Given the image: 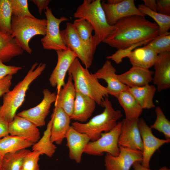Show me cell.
I'll use <instances>...</instances> for the list:
<instances>
[{"label":"cell","mask_w":170,"mask_h":170,"mask_svg":"<svg viewBox=\"0 0 170 170\" xmlns=\"http://www.w3.org/2000/svg\"><path fill=\"white\" fill-rule=\"evenodd\" d=\"M113 26V30L103 42L117 50L152 40L159 35L158 25L145 16H128L118 20Z\"/></svg>","instance_id":"6da1fadb"},{"label":"cell","mask_w":170,"mask_h":170,"mask_svg":"<svg viewBox=\"0 0 170 170\" xmlns=\"http://www.w3.org/2000/svg\"><path fill=\"white\" fill-rule=\"evenodd\" d=\"M46 65L35 62L24 78L20 82L11 90H9L3 96L2 105L0 106V116L9 123L13 120L18 109L25 100L26 93L31 84L45 69Z\"/></svg>","instance_id":"7a4b0ae2"},{"label":"cell","mask_w":170,"mask_h":170,"mask_svg":"<svg viewBox=\"0 0 170 170\" xmlns=\"http://www.w3.org/2000/svg\"><path fill=\"white\" fill-rule=\"evenodd\" d=\"M101 106L104 108L103 111L88 122L76 121L71 123V126L76 130L87 134L92 141L99 138L103 132H108L112 129L117 124V121L122 116L120 110H116L113 108L107 97L105 98Z\"/></svg>","instance_id":"3957f363"},{"label":"cell","mask_w":170,"mask_h":170,"mask_svg":"<svg viewBox=\"0 0 170 170\" xmlns=\"http://www.w3.org/2000/svg\"><path fill=\"white\" fill-rule=\"evenodd\" d=\"M74 17L84 19L92 26L94 32L93 46L95 50L113 30L114 26L107 22L100 0H84L74 13Z\"/></svg>","instance_id":"277c9868"},{"label":"cell","mask_w":170,"mask_h":170,"mask_svg":"<svg viewBox=\"0 0 170 170\" xmlns=\"http://www.w3.org/2000/svg\"><path fill=\"white\" fill-rule=\"evenodd\" d=\"M68 74L71 76L76 91L91 98L99 105L101 106L108 96L106 87L102 85L88 69L82 65L78 58L71 65Z\"/></svg>","instance_id":"5b68a950"},{"label":"cell","mask_w":170,"mask_h":170,"mask_svg":"<svg viewBox=\"0 0 170 170\" xmlns=\"http://www.w3.org/2000/svg\"><path fill=\"white\" fill-rule=\"evenodd\" d=\"M47 21L45 19L35 17H17L12 16L11 36L24 51L31 54L32 50L29 43L35 36L46 34Z\"/></svg>","instance_id":"8992f818"},{"label":"cell","mask_w":170,"mask_h":170,"mask_svg":"<svg viewBox=\"0 0 170 170\" xmlns=\"http://www.w3.org/2000/svg\"><path fill=\"white\" fill-rule=\"evenodd\" d=\"M121 125V121L118 122L111 130L102 133L98 139L89 142L84 148V153L95 156H102L105 152L114 156H118L120 152L118 140Z\"/></svg>","instance_id":"52a82bcc"},{"label":"cell","mask_w":170,"mask_h":170,"mask_svg":"<svg viewBox=\"0 0 170 170\" xmlns=\"http://www.w3.org/2000/svg\"><path fill=\"white\" fill-rule=\"evenodd\" d=\"M45 13L47 21L46 32L41 40L43 48L56 51L68 49L63 41L60 30V24L68 19L64 16L57 18L48 7L45 10Z\"/></svg>","instance_id":"ba28073f"},{"label":"cell","mask_w":170,"mask_h":170,"mask_svg":"<svg viewBox=\"0 0 170 170\" xmlns=\"http://www.w3.org/2000/svg\"><path fill=\"white\" fill-rule=\"evenodd\" d=\"M60 34L68 48L76 55L85 68H89L93 63L94 54L79 37L72 24L67 22L65 28L60 31Z\"/></svg>","instance_id":"9c48e42d"},{"label":"cell","mask_w":170,"mask_h":170,"mask_svg":"<svg viewBox=\"0 0 170 170\" xmlns=\"http://www.w3.org/2000/svg\"><path fill=\"white\" fill-rule=\"evenodd\" d=\"M138 126L143 145L141 164L144 167L150 168V160L153 155L164 144L169 143L170 139H160L155 136L152 129L142 118L139 119Z\"/></svg>","instance_id":"30bf717a"},{"label":"cell","mask_w":170,"mask_h":170,"mask_svg":"<svg viewBox=\"0 0 170 170\" xmlns=\"http://www.w3.org/2000/svg\"><path fill=\"white\" fill-rule=\"evenodd\" d=\"M43 98L40 103L33 108L23 110L17 115L31 121L37 127L45 125V118L48 115L51 104L54 103L57 95L47 88L42 91Z\"/></svg>","instance_id":"8fae6325"},{"label":"cell","mask_w":170,"mask_h":170,"mask_svg":"<svg viewBox=\"0 0 170 170\" xmlns=\"http://www.w3.org/2000/svg\"><path fill=\"white\" fill-rule=\"evenodd\" d=\"M118 155L113 156L106 153L105 156V170H130L136 162L141 163L142 152L119 146Z\"/></svg>","instance_id":"7c38bea8"},{"label":"cell","mask_w":170,"mask_h":170,"mask_svg":"<svg viewBox=\"0 0 170 170\" xmlns=\"http://www.w3.org/2000/svg\"><path fill=\"white\" fill-rule=\"evenodd\" d=\"M139 119L125 118L121 121L119 146L142 151L143 145L138 126Z\"/></svg>","instance_id":"4fadbf2b"},{"label":"cell","mask_w":170,"mask_h":170,"mask_svg":"<svg viewBox=\"0 0 170 170\" xmlns=\"http://www.w3.org/2000/svg\"><path fill=\"white\" fill-rule=\"evenodd\" d=\"M56 52L57 62L49 81L52 87H56L58 94L65 83L64 80L66 73L73 62L77 57L74 52L69 49Z\"/></svg>","instance_id":"5bb4252c"},{"label":"cell","mask_w":170,"mask_h":170,"mask_svg":"<svg viewBox=\"0 0 170 170\" xmlns=\"http://www.w3.org/2000/svg\"><path fill=\"white\" fill-rule=\"evenodd\" d=\"M108 24L113 26L120 19L133 15H145L136 7L133 0H122L116 4H109L103 1L101 3Z\"/></svg>","instance_id":"9a60e30c"},{"label":"cell","mask_w":170,"mask_h":170,"mask_svg":"<svg viewBox=\"0 0 170 170\" xmlns=\"http://www.w3.org/2000/svg\"><path fill=\"white\" fill-rule=\"evenodd\" d=\"M37 127L29 120L16 115L9 123V133L10 135L22 138L34 144L40 139Z\"/></svg>","instance_id":"2e32d148"},{"label":"cell","mask_w":170,"mask_h":170,"mask_svg":"<svg viewBox=\"0 0 170 170\" xmlns=\"http://www.w3.org/2000/svg\"><path fill=\"white\" fill-rule=\"evenodd\" d=\"M116 72V70L111 61L107 60L101 68L93 74L98 80L102 79L105 81L109 94L116 98L120 93L128 88L120 81Z\"/></svg>","instance_id":"e0dca14e"},{"label":"cell","mask_w":170,"mask_h":170,"mask_svg":"<svg viewBox=\"0 0 170 170\" xmlns=\"http://www.w3.org/2000/svg\"><path fill=\"white\" fill-rule=\"evenodd\" d=\"M51 118V140L53 143L60 144L71 126V119L63 110L58 106H54Z\"/></svg>","instance_id":"ac0fdd59"},{"label":"cell","mask_w":170,"mask_h":170,"mask_svg":"<svg viewBox=\"0 0 170 170\" xmlns=\"http://www.w3.org/2000/svg\"><path fill=\"white\" fill-rule=\"evenodd\" d=\"M65 138L67 140L70 158L77 163H80L84 148L90 141V138L87 134L77 131L71 126Z\"/></svg>","instance_id":"d6986e66"},{"label":"cell","mask_w":170,"mask_h":170,"mask_svg":"<svg viewBox=\"0 0 170 170\" xmlns=\"http://www.w3.org/2000/svg\"><path fill=\"white\" fill-rule=\"evenodd\" d=\"M155 72L152 81L161 92L170 87V52L158 54L154 65Z\"/></svg>","instance_id":"ffe728a7"},{"label":"cell","mask_w":170,"mask_h":170,"mask_svg":"<svg viewBox=\"0 0 170 170\" xmlns=\"http://www.w3.org/2000/svg\"><path fill=\"white\" fill-rule=\"evenodd\" d=\"M154 73L149 69L133 66L117 76L120 81L128 88L140 87L149 84L152 81Z\"/></svg>","instance_id":"44dd1931"},{"label":"cell","mask_w":170,"mask_h":170,"mask_svg":"<svg viewBox=\"0 0 170 170\" xmlns=\"http://www.w3.org/2000/svg\"><path fill=\"white\" fill-rule=\"evenodd\" d=\"M96 104L91 98L76 91L73 111L70 117L71 119L81 123L87 121L93 114Z\"/></svg>","instance_id":"7402d4cb"},{"label":"cell","mask_w":170,"mask_h":170,"mask_svg":"<svg viewBox=\"0 0 170 170\" xmlns=\"http://www.w3.org/2000/svg\"><path fill=\"white\" fill-rule=\"evenodd\" d=\"M68 76L67 82L56 94L54 106L61 107L70 117L73 111L76 91L71 76Z\"/></svg>","instance_id":"603a6c76"},{"label":"cell","mask_w":170,"mask_h":170,"mask_svg":"<svg viewBox=\"0 0 170 170\" xmlns=\"http://www.w3.org/2000/svg\"><path fill=\"white\" fill-rule=\"evenodd\" d=\"M158 55L151 48L145 45L135 48L127 57L132 66L149 69L154 65Z\"/></svg>","instance_id":"cb8c5ba5"},{"label":"cell","mask_w":170,"mask_h":170,"mask_svg":"<svg viewBox=\"0 0 170 170\" xmlns=\"http://www.w3.org/2000/svg\"><path fill=\"white\" fill-rule=\"evenodd\" d=\"M23 51L11 35L0 31V60L3 63L21 55Z\"/></svg>","instance_id":"d4e9b609"},{"label":"cell","mask_w":170,"mask_h":170,"mask_svg":"<svg viewBox=\"0 0 170 170\" xmlns=\"http://www.w3.org/2000/svg\"><path fill=\"white\" fill-rule=\"evenodd\" d=\"M116 98L124 111L125 118L128 119H139L143 109L127 89L120 93Z\"/></svg>","instance_id":"484cf974"},{"label":"cell","mask_w":170,"mask_h":170,"mask_svg":"<svg viewBox=\"0 0 170 170\" xmlns=\"http://www.w3.org/2000/svg\"><path fill=\"white\" fill-rule=\"evenodd\" d=\"M128 90L134 96L143 109H150L155 107L154 97L156 89L153 85L128 88Z\"/></svg>","instance_id":"4316f807"},{"label":"cell","mask_w":170,"mask_h":170,"mask_svg":"<svg viewBox=\"0 0 170 170\" xmlns=\"http://www.w3.org/2000/svg\"><path fill=\"white\" fill-rule=\"evenodd\" d=\"M34 144L22 138L8 135L0 139V154L15 152L32 146Z\"/></svg>","instance_id":"83f0119b"},{"label":"cell","mask_w":170,"mask_h":170,"mask_svg":"<svg viewBox=\"0 0 170 170\" xmlns=\"http://www.w3.org/2000/svg\"><path fill=\"white\" fill-rule=\"evenodd\" d=\"M52 124V121L50 120L42 137L32 145V151H39L42 155L45 154L49 157L53 156L57 147L51 139Z\"/></svg>","instance_id":"f1b7e54d"},{"label":"cell","mask_w":170,"mask_h":170,"mask_svg":"<svg viewBox=\"0 0 170 170\" xmlns=\"http://www.w3.org/2000/svg\"><path fill=\"white\" fill-rule=\"evenodd\" d=\"M72 24L78 35L82 40L94 54L92 32L93 28L90 23L83 18H78L74 20Z\"/></svg>","instance_id":"f546056e"},{"label":"cell","mask_w":170,"mask_h":170,"mask_svg":"<svg viewBox=\"0 0 170 170\" xmlns=\"http://www.w3.org/2000/svg\"><path fill=\"white\" fill-rule=\"evenodd\" d=\"M138 8L143 14L152 18L159 27V35L167 34L170 28V16L163 15L151 10L144 4L138 5Z\"/></svg>","instance_id":"4dcf8cb0"},{"label":"cell","mask_w":170,"mask_h":170,"mask_svg":"<svg viewBox=\"0 0 170 170\" xmlns=\"http://www.w3.org/2000/svg\"><path fill=\"white\" fill-rule=\"evenodd\" d=\"M31 151L23 149L4 155L1 169L2 170H21L25 157Z\"/></svg>","instance_id":"1f68e13d"},{"label":"cell","mask_w":170,"mask_h":170,"mask_svg":"<svg viewBox=\"0 0 170 170\" xmlns=\"http://www.w3.org/2000/svg\"><path fill=\"white\" fill-rule=\"evenodd\" d=\"M12 14L10 0H0V31L11 35Z\"/></svg>","instance_id":"d6a6232c"},{"label":"cell","mask_w":170,"mask_h":170,"mask_svg":"<svg viewBox=\"0 0 170 170\" xmlns=\"http://www.w3.org/2000/svg\"><path fill=\"white\" fill-rule=\"evenodd\" d=\"M155 111L156 120L150 127L151 129H154L162 133L166 139H170V122L167 118L160 107H156Z\"/></svg>","instance_id":"836d02e7"},{"label":"cell","mask_w":170,"mask_h":170,"mask_svg":"<svg viewBox=\"0 0 170 170\" xmlns=\"http://www.w3.org/2000/svg\"><path fill=\"white\" fill-rule=\"evenodd\" d=\"M157 54L170 52V32L158 35L146 45Z\"/></svg>","instance_id":"e575fe53"},{"label":"cell","mask_w":170,"mask_h":170,"mask_svg":"<svg viewBox=\"0 0 170 170\" xmlns=\"http://www.w3.org/2000/svg\"><path fill=\"white\" fill-rule=\"evenodd\" d=\"M12 16L17 17L34 16L30 12L27 0H10Z\"/></svg>","instance_id":"d590c367"},{"label":"cell","mask_w":170,"mask_h":170,"mask_svg":"<svg viewBox=\"0 0 170 170\" xmlns=\"http://www.w3.org/2000/svg\"><path fill=\"white\" fill-rule=\"evenodd\" d=\"M41 155L42 154L39 151H31L24 158L21 169L39 170L38 161Z\"/></svg>","instance_id":"8d00e7d4"},{"label":"cell","mask_w":170,"mask_h":170,"mask_svg":"<svg viewBox=\"0 0 170 170\" xmlns=\"http://www.w3.org/2000/svg\"><path fill=\"white\" fill-rule=\"evenodd\" d=\"M152 40H148L134 44L131 46L123 49L117 50L115 53L111 55L107 56L106 58L113 61L117 64H118L122 62L123 58L127 56L136 47L141 46L143 44L146 45Z\"/></svg>","instance_id":"74e56055"},{"label":"cell","mask_w":170,"mask_h":170,"mask_svg":"<svg viewBox=\"0 0 170 170\" xmlns=\"http://www.w3.org/2000/svg\"><path fill=\"white\" fill-rule=\"evenodd\" d=\"M22 69L20 66L5 65L0 60V79L8 75L13 76Z\"/></svg>","instance_id":"f35d334b"},{"label":"cell","mask_w":170,"mask_h":170,"mask_svg":"<svg viewBox=\"0 0 170 170\" xmlns=\"http://www.w3.org/2000/svg\"><path fill=\"white\" fill-rule=\"evenodd\" d=\"M157 12L161 14L170 16V0H157Z\"/></svg>","instance_id":"ab89813d"},{"label":"cell","mask_w":170,"mask_h":170,"mask_svg":"<svg viewBox=\"0 0 170 170\" xmlns=\"http://www.w3.org/2000/svg\"><path fill=\"white\" fill-rule=\"evenodd\" d=\"M12 75H8L0 79V97L10 90Z\"/></svg>","instance_id":"60d3db41"},{"label":"cell","mask_w":170,"mask_h":170,"mask_svg":"<svg viewBox=\"0 0 170 170\" xmlns=\"http://www.w3.org/2000/svg\"><path fill=\"white\" fill-rule=\"evenodd\" d=\"M9 123L0 116V139L9 135Z\"/></svg>","instance_id":"b9f144b4"},{"label":"cell","mask_w":170,"mask_h":170,"mask_svg":"<svg viewBox=\"0 0 170 170\" xmlns=\"http://www.w3.org/2000/svg\"><path fill=\"white\" fill-rule=\"evenodd\" d=\"M31 1L37 6L38 12L41 15L42 11L45 10L48 7L50 0H32Z\"/></svg>","instance_id":"7bdbcfd3"},{"label":"cell","mask_w":170,"mask_h":170,"mask_svg":"<svg viewBox=\"0 0 170 170\" xmlns=\"http://www.w3.org/2000/svg\"><path fill=\"white\" fill-rule=\"evenodd\" d=\"M133 170H152L150 168H146L143 166L139 162H136L133 163ZM157 170H170V169L166 167H163Z\"/></svg>","instance_id":"ee69618b"},{"label":"cell","mask_w":170,"mask_h":170,"mask_svg":"<svg viewBox=\"0 0 170 170\" xmlns=\"http://www.w3.org/2000/svg\"><path fill=\"white\" fill-rule=\"evenodd\" d=\"M144 5L151 10L157 12L156 2L155 0H143Z\"/></svg>","instance_id":"f6af8a7d"},{"label":"cell","mask_w":170,"mask_h":170,"mask_svg":"<svg viewBox=\"0 0 170 170\" xmlns=\"http://www.w3.org/2000/svg\"><path fill=\"white\" fill-rule=\"evenodd\" d=\"M122 0H108L106 3L109 4H116L121 2Z\"/></svg>","instance_id":"bcb514c9"},{"label":"cell","mask_w":170,"mask_h":170,"mask_svg":"<svg viewBox=\"0 0 170 170\" xmlns=\"http://www.w3.org/2000/svg\"><path fill=\"white\" fill-rule=\"evenodd\" d=\"M3 156L0 154V170L1 168L2 165Z\"/></svg>","instance_id":"7dc6e473"},{"label":"cell","mask_w":170,"mask_h":170,"mask_svg":"<svg viewBox=\"0 0 170 170\" xmlns=\"http://www.w3.org/2000/svg\"><path fill=\"white\" fill-rule=\"evenodd\" d=\"M0 170H2V169L1 168V169H0Z\"/></svg>","instance_id":"c3c4849f"},{"label":"cell","mask_w":170,"mask_h":170,"mask_svg":"<svg viewBox=\"0 0 170 170\" xmlns=\"http://www.w3.org/2000/svg\"><path fill=\"white\" fill-rule=\"evenodd\" d=\"M21 170H22V169H21Z\"/></svg>","instance_id":"681fc988"}]
</instances>
